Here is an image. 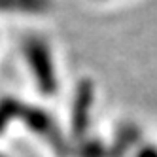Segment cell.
<instances>
[{
  "mask_svg": "<svg viewBox=\"0 0 157 157\" xmlns=\"http://www.w3.org/2000/svg\"><path fill=\"white\" fill-rule=\"evenodd\" d=\"M23 49H25L29 68L34 74L40 91L46 95L55 93V89H57V76H55V66H53L51 51L48 48V44L42 38L30 36L25 40Z\"/></svg>",
  "mask_w": 157,
  "mask_h": 157,
  "instance_id": "1",
  "label": "cell"
},
{
  "mask_svg": "<svg viewBox=\"0 0 157 157\" xmlns=\"http://www.w3.org/2000/svg\"><path fill=\"white\" fill-rule=\"evenodd\" d=\"M76 106H74V123L76 127H85V119H87V108L91 106L93 100V85L91 82H82L78 85V93H76Z\"/></svg>",
  "mask_w": 157,
  "mask_h": 157,
  "instance_id": "2",
  "label": "cell"
},
{
  "mask_svg": "<svg viewBox=\"0 0 157 157\" xmlns=\"http://www.w3.org/2000/svg\"><path fill=\"white\" fill-rule=\"evenodd\" d=\"M49 10V0H0V12L42 13Z\"/></svg>",
  "mask_w": 157,
  "mask_h": 157,
  "instance_id": "3",
  "label": "cell"
},
{
  "mask_svg": "<svg viewBox=\"0 0 157 157\" xmlns=\"http://www.w3.org/2000/svg\"><path fill=\"white\" fill-rule=\"evenodd\" d=\"M140 157H157V150L148 148V150H144V151L140 153Z\"/></svg>",
  "mask_w": 157,
  "mask_h": 157,
  "instance_id": "4",
  "label": "cell"
}]
</instances>
